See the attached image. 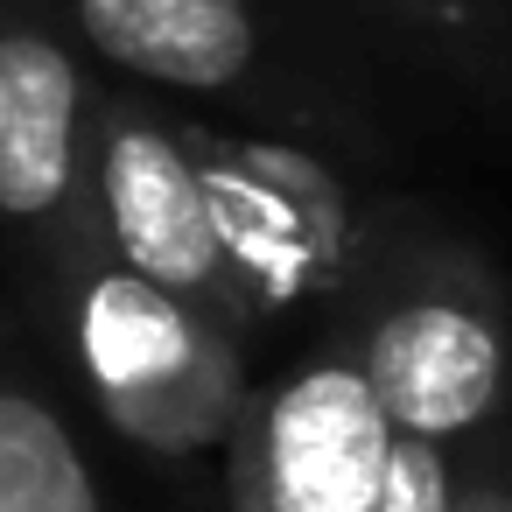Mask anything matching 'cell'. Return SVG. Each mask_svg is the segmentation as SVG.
<instances>
[{"instance_id": "5", "label": "cell", "mask_w": 512, "mask_h": 512, "mask_svg": "<svg viewBox=\"0 0 512 512\" xmlns=\"http://www.w3.org/2000/svg\"><path fill=\"white\" fill-rule=\"evenodd\" d=\"M92 225L113 246V260H127L141 281L239 323L218 239V190L204 162V120H176L169 106H155L148 85L127 78H106L92 113Z\"/></svg>"}, {"instance_id": "4", "label": "cell", "mask_w": 512, "mask_h": 512, "mask_svg": "<svg viewBox=\"0 0 512 512\" xmlns=\"http://www.w3.org/2000/svg\"><path fill=\"white\" fill-rule=\"evenodd\" d=\"M99 85L57 0H0V239L50 281L92 246Z\"/></svg>"}, {"instance_id": "1", "label": "cell", "mask_w": 512, "mask_h": 512, "mask_svg": "<svg viewBox=\"0 0 512 512\" xmlns=\"http://www.w3.org/2000/svg\"><path fill=\"white\" fill-rule=\"evenodd\" d=\"M50 309L64 316L71 365L120 442L155 463H218L253 400L246 330L211 316L155 281H141L113 246H92L50 281Z\"/></svg>"}, {"instance_id": "3", "label": "cell", "mask_w": 512, "mask_h": 512, "mask_svg": "<svg viewBox=\"0 0 512 512\" xmlns=\"http://www.w3.org/2000/svg\"><path fill=\"white\" fill-rule=\"evenodd\" d=\"M204 162L218 190V239L239 295V323L281 330L302 316H344L386 225L358 211L351 183L274 134H211L204 127Z\"/></svg>"}, {"instance_id": "8", "label": "cell", "mask_w": 512, "mask_h": 512, "mask_svg": "<svg viewBox=\"0 0 512 512\" xmlns=\"http://www.w3.org/2000/svg\"><path fill=\"white\" fill-rule=\"evenodd\" d=\"M0 512H113L57 393L0 351Z\"/></svg>"}, {"instance_id": "7", "label": "cell", "mask_w": 512, "mask_h": 512, "mask_svg": "<svg viewBox=\"0 0 512 512\" xmlns=\"http://www.w3.org/2000/svg\"><path fill=\"white\" fill-rule=\"evenodd\" d=\"M106 78L183 99H281L260 0H57Z\"/></svg>"}, {"instance_id": "2", "label": "cell", "mask_w": 512, "mask_h": 512, "mask_svg": "<svg viewBox=\"0 0 512 512\" xmlns=\"http://www.w3.org/2000/svg\"><path fill=\"white\" fill-rule=\"evenodd\" d=\"M365 365L386 421L414 442L456 449L505 414L512 302L477 246L400 225L379 239L351 309L330 323Z\"/></svg>"}, {"instance_id": "9", "label": "cell", "mask_w": 512, "mask_h": 512, "mask_svg": "<svg viewBox=\"0 0 512 512\" xmlns=\"http://www.w3.org/2000/svg\"><path fill=\"white\" fill-rule=\"evenodd\" d=\"M421 57H435L463 92L512 106V0H365Z\"/></svg>"}, {"instance_id": "10", "label": "cell", "mask_w": 512, "mask_h": 512, "mask_svg": "<svg viewBox=\"0 0 512 512\" xmlns=\"http://www.w3.org/2000/svg\"><path fill=\"white\" fill-rule=\"evenodd\" d=\"M512 498L491 484V470H477V477H456V498H449V512H505Z\"/></svg>"}, {"instance_id": "6", "label": "cell", "mask_w": 512, "mask_h": 512, "mask_svg": "<svg viewBox=\"0 0 512 512\" xmlns=\"http://www.w3.org/2000/svg\"><path fill=\"white\" fill-rule=\"evenodd\" d=\"M400 428L330 330L281 379L253 386L225 449V512H386Z\"/></svg>"}]
</instances>
